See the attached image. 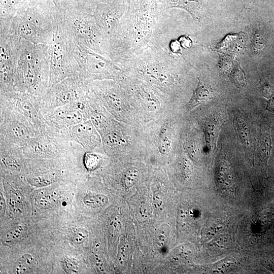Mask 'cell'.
<instances>
[{"label": "cell", "instance_id": "d6a6232c", "mask_svg": "<svg viewBox=\"0 0 274 274\" xmlns=\"http://www.w3.org/2000/svg\"><path fill=\"white\" fill-rule=\"evenodd\" d=\"M178 40L183 48L189 49L192 45V41L188 36H182Z\"/></svg>", "mask_w": 274, "mask_h": 274}, {"label": "cell", "instance_id": "603a6c76", "mask_svg": "<svg viewBox=\"0 0 274 274\" xmlns=\"http://www.w3.org/2000/svg\"><path fill=\"white\" fill-rule=\"evenodd\" d=\"M108 198L103 194L87 195L83 198V202L87 206L92 208H99L106 206Z\"/></svg>", "mask_w": 274, "mask_h": 274}, {"label": "cell", "instance_id": "44dd1931", "mask_svg": "<svg viewBox=\"0 0 274 274\" xmlns=\"http://www.w3.org/2000/svg\"><path fill=\"white\" fill-rule=\"evenodd\" d=\"M24 227L18 225L6 233L2 238L4 245L10 246L17 241L23 234Z\"/></svg>", "mask_w": 274, "mask_h": 274}, {"label": "cell", "instance_id": "ac0fdd59", "mask_svg": "<svg viewBox=\"0 0 274 274\" xmlns=\"http://www.w3.org/2000/svg\"><path fill=\"white\" fill-rule=\"evenodd\" d=\"M217 181L220 189L225 193H234L235 188L231 170L225 162L222 163L218 170Z\"/></svg>", "mask_w": 274, "mask_h": 274}, {"label": "cell", "instance_id": "7c38bea8", "mask_svg": "<svg viewBox=\"0 0 274 274\" xmlns=\"http://www.w3.org/2000/svg\"><path fill=\"white\" fill-rule=\"evenodd\" d=\"M21 40L11 33L0 36V93L16 91L15 63Z\"/></svg>", "mask_w": 274, "mask_h": 274}, {"label": "cell", "instance_id": "ba28073f", "mask_svg": "<svg viewBox=\"0 0 274 274\" xmlns=\"http://www.w3.org/2000/svg\"><path fill=\"white\" fill-rule=\"evenodd\" d=\"M88 86L78 73L58 82L48 90L40 100L42 114L84 99L88 95Z\"/></svg>", "mask_w": 274, "mask_h": 274}, {"label": "cell", "instance_id": "484cf974", "mask_svg": "<svg viewBox=\"0 0 274 274\" xmlns=\"http://www.w3.org/2000/svg\"><path fill=\"white\" fill-rule=\"evenodd\" d=\"M102 136L103 142L108 147H115L124 142L119 133L116 131H108Z\"/></svg>", "mask_w": 274, "mask_h": 274}, {"label": "cell", "instance_id": "7a4b0ae2", "mask_svg": "<svg viewBox=\"0 0 274 274\" xmlns=\"http://www.w3.org/2000/svg\"><path fill=\"white\" fill-rule=\"evenodd\" d=\"M49 75V45L35 44L21 39L15 63V90L41 100L48 91Z\"/></svg>", "mask_w": 274, "mask_h": 274}, {"label": "cell", "instance_id": "9a60e30c", "mask_svg": "<svg viewBox=\"0 0 274 274\" xmlns=\"http://www.w3.org/2000/svg\"><path fill=\"white\" fill-rule=\"evenodd\" d=\"M1 165L3 170L10 174H18L27 160L22 148L17 145L0 144Z\"/></svg>", "mask_w": 274, "mask_h": 274}, {"label": "cell", "instance_id": "d590c367", "mask_svg": "<svg viewBox=\"0 0 274 274\" xmlns=\"http://www.w3.org/2000/svg\"><path fill=\"white\" fill-rule=\"evenodd\" d=\"M6 202L3 194L1 192L0 195V212L1 215H4L6 210Z\"/></svg>", "mask_w": 274, "mask_h": 274}, {"label": "cell", "instance_id": "836d02e7", "mask_svg": "<svg viewBox=\"0 0 274 274\" xmlns=\"http://www.w3.org/2000/svg\"><path fill=\"white\" fill-rule=\"evenodd\" d=\"M272 87L268 83H264L262 88V93L263 95L266 97H270L273 93Z\"/></svg>", "mask_w": 274, "mask_h": 274}, {"label": "cell", "instance_id": "6da1fadb", "mask_svg": "<svg viewBox=\"0 0 274 274\" xmlns=\"http://www.w3.org/2000/svg\"><path fill=\"white\" fill-rule=\"evenodd\" d=\"M157 0H128L126 11L109 40V58L117 65L149 46L161 16Z\"/></svg>", "mask_w": 274, "mask_h": 274}, {"label": "cell", "instance_id": "8fae6325", "mask_svg": "<svg viewBox=\"0 0 274 274\" xmlns=\"http://www.w3.org/2000/svg\"><path fill=\"white\" fill-rule=\"evenodd\" d=\"M0 102L11 107L27 120L36 136L42 133L46 127L45 120L40 108V100L26 92L13 91L0 93Z\"/></svg>", "mask_w": 274, "mask_h": 274}, {"label": "cell", "instance_id": "4316f807", "mask_svg": "<svg viewBox=\"0 0 274 274\" xmlns=\"http://www.w3.org/2000/svg\"><path fill=\"white\" fill-rule=\"evenodd\" d=\"M112 1L114 0H60L59 3L62 1L70 2L94 11L97 5Z\"/></svg>", "mask_w": 274, "mask_h": 274}, {"label": "cell", "instance_id": "ffe728a7", "mask_svg": "<svg viewBox=\"0 0 274 274\" xmlns=\"http://www.w3.org/2000/svg\"><path fill=\"white\" fill-rule=\"evenodd\" d=\"M259 144L261 156L266 165L271 149V140L268 128L261 132Z\"/></svg>", "mask_w": 274, "mask_h": 274}, {"label": "cell", "instance_id": "e575fe53", "mask_svg": "<svg viewBox=\"0 0 274 274\" xmlns=\"http://www.w3.org/2000/svg\"><path fill=\"white\" fill-rule=\"evenodd\" d=\"M166 240V227H162V229L159 231L157 237V244L161 247L165 242Z\"/></svg>", "mask_w": 274, "mask_h": 274}, {"label": "cell", "instance_id": "cb8c5ba5", "mask_svg": "<svg viewBox=\"0 0 274 274\" xmlns=\"http://www.w3.org/2000/svg\"><path fill=\"white\" fill-rule=\"evenodd\" d=\"M234 121H235L236 128L239 137L242 141L244 146L246 148H248L250 146L249 132L244 120L241 117L236 116Z\"/></svg>", "mask_w": 274, "mask_h": 274}, {"label": "cell", "instance_id": "4dcf8cb0", "mask_svg": "<svg viewBox=\"0 0 274 274\" xmlns=\"http://www.w3.org/2000/svg\"><path fill=\"white\" fill-rule=\"evenodd\" d=\"M170 141L167 136H164L160 140L158 149L160 153L162 154H166L170 148Z\"/></svg>", "mask_w": 274, "mask_h": 274}, {"label": "cell", "instance_id": "52a82bcc", "mask_svg": "<svg viewBox=\"0 0 274 274\" xmlns=\"http://www.w3.org/2000/svg\"><path fill=\"white\" fill-rule=\"evenodd\" d=\"M78 43L80 64L78 75L88 84L96 80H117L123 77L125 70L111 59Z\"/></svg>", "mask_w": 274, "mask_h": 274}, {"label": "cell", "instance_id": "4fadbf2b", "mask_svg": "<svg viewBox=\"0 0 274 274\" xmlns=\"http://www.w3.org/2000/svg\"><path fill=\"white\" fill-rule=\"evenodd\" d=\"M128 0H114L96 6L94 16L96 24L109 41L121 18L126 11Z\"/></svg>", "mask_w": 274, "mask_h": 274}, {"label": "cell", "instance_id": "d4e9b609", "mask_svg": "<svg viewBox=\"0 0 274 274\" xmlns=\"http://www.w3.org/2000/svg\"><path fill=\"white\" fill-rule=\"evenodd\" d=\"M140 174V170L135 167L129 168L123 176V184L126 189L132 187L136 182Z\"/></svg>", "mask_w": 274, "mask_h": 274}, {"label": "cell", "instance_id": "30bf717a", "mask_svg": "<svg viewBox=\"0 0 274 274\" xmlns=\"http://www.w3.org/2000/svg\"><path fill=\"white\" fill-rule=\"evenodd\" d=\"M87 97L88 95L82 100L57 108L44 114L46 125L51 130L71 140L70 129L83 121L89 120Z\"/></svg>", "mask_w": 274, "mask_h": 274}, {"label": "cell", "instance_id": "8992f818", "mask_svg": "<svg viewBox=\"0 0 274 274\" xmlns=\"http://www.w3.org/2000/svg\"><path fill=\"white\" fill-rule=\"evenodd\" d=\"M22 150L28 159H55L83 149L79 144L45 127L42 133L31 137Z\"/></svg>", "mask_w": 274, "mask_h": 274}, {"label": "cell", "instance_id": "f546056e", "mask_svg": "<svg viewBox=\"0 0 274 274\" xmlns=\"http://www.w3.org/2000/svg\"><path fill=\"white\" fill-rule=\"evenodd\" d=\"M64 270L68 273H75L78 271V268L75 261L70 258H66L62 261Z\"/></svg>", "mask_w": 274, "mask_h": 274}, {"label": "cell", "instance_id": "9c48e42d", "mask_svg": "<svg viewBox=\"0 0 274 274\" xmlns=\"http://www.w3.org/2000/svg\"><path fill=\"white\" fill-rule=\"evenodd\" d=\"M36 134L26 119L0 102V144L23 147Z\"/></svg>", "mask_w": 274, "mask_h": 274}, {"label": "cell", "instance_id": "5bb4252c", "mask_svg": "<svg viewBox=\"0 0 274 274\" xmlns=\"http://www.w3.org/2000/svg\"><path fill=\"white\" fill-rule=\"evenodd\" d=\"M70 134L71 141L81 146L85 152H92L99 143L95 127L89 120L73 126Z\"/></svg>", "mask_w": 274, "mask_h": 274}, {"label": "cell", "instance_id": "277c9868", "mask_svg": "<svg viewBox=\"0 0 274 274\" xmlns=\"http://www.w3.org/2000/svg\"><path fill=\"white\" fill-rule=\"evenodd\" d=\"M66 28L79 44L109 58V42L98 28L94 11L77 4L62 2L57 6Z\"/></svg>", "mask_w": 274, "mask_h": 274}, {"label": "cell", "instance_id": "d6986e66", "mask_svg": "<svg viewBox=\"0 0 274 274\" xmlns=\"http://www.w3.org/2000/svg\"><path fill=\"white\" fill-rule=\"evenodd\" d=\"M35 258L30 254H25L19 257L14 266V272L15 273H28L33 268Z\"/></svg>", "mask_w": 274, "mask_h": 274}, {"label": "cell", "instance_id": "f35d334b", "mask_svg": "<svg viewBox=\"0 0 274 274\" xmlns=\"http://www.w3.org/2000/svg\"><path fill=\"white\" fill-rule=\"evenodd\" d=\"M45 2L49 4H54L56 6L58 4L60 0H43Z\"/></svg>", "mask_w": 274, "mask_h": 274}, {"label": "cell", "instance_id": "2e32d148", "mask_svg": "<svg viewBox=\"0 0 274 274\" xmlns=\"http://www.w3.org/2000/svg\"><path fill=\"white\" fill-rule=\"evenodd\" d=\"M162 15L166 10L173 8L183 9L188 13L193 20L200 23L205 13L204 0H157Z\"/></svg>", "mask_w": 274, "mask_h": 274}, {"label": "cell", "instance_id": "e0dca14e", "mask_svg": "<svg viewBox=\"0 0 274 274\" xmlns=\"http://www.w3.org/2000/svg\"><path fill=\"white\" fill-rule=\"evenodd\" d=\"M197 85L194 90L190 101L187 104V107L191 110L199 105L212 99L214 96L211 86L208 82L202 78H197Z\"/></svg>", "mask_w": 274, "mask_h": 274}, {"label": "cell", "instance_id": "3957f363", "mask_svg": "<svg viewBox=\"0 0 274 274\" xmlns=\"http://www.w3.org/2000/svg\"><path fill=\"white\" fill-rule=\"evenodd\" d=\"M58 19V7L41 3L18 12L12 21L8 33L35 44L49 45Z\"/></svg>", "mask_w": 274, "mask_h": 274}, {"label": "cell", "instance_id": "8d00e7d4", "mask_svg": "<svg viewBox=\"0 0 274 274\" xmlns=\"http://www.w3.org/2000/svg\"><path fill=\"white\" fill-rule=\"evenodd\" d=\"M140 212L141 215L143 217H147L148 216V209L147 207L145 204H143L141 206L140 209Z\"/></svg>", "mask_w": 274, "mask_h": 274}, {"label": "cell", "instance_id": "83f0119b", "mask_svg": "<svg viewBox=\"0 0 274 274\" xmlns=\"http://www.w3.org/2000/svg\"><path fill=\"white\" fill-rule=\"evenodd\" d=\"M88 236V231L84 228H80L76 229L73 231L71 239L74 244L79 245L83 243Z\"/></svg>", "mask_w": 274, "mask_h": 274}, {"label": "cell", "instance_id": "74e56055", "mask_svg": "<svg viewBox=\"0 0 274 274\" xmlns=\"http://www.w3.org/2000/svg\"><path fill=\"white\" fill-rule=\"evenodd\" d=\"M266 109L269 112L274 113V98L270 99L268 101Z\"/></svg>", "mask_w": 274, "mask_h": 274}, {"label": "cell", "instance_id": "f1b7e54d", "mask_svg": "<svg viewBox=\"0 0 274 274\" xmlns=\"http://www.w3.org/2000/svg\"><path fill=\"white\" fill-rule=\"evenodd\" d=\"M153 203L155 208L161 211L165 204V197L161 192H156L153 196Z\"/></svg>", "mask_w": 274, "mask_h": 274}, {"label": "cell", "instance_id": "1f68e13d", "mask_svg": "<svg viewBox=\"0 0 274 274\" xmlns=\"http://www.w3.org/2000/svg\"><path fill=\"white\" fill-rule=\"evenodd\" d=\"M129 248L128 244L124 243L120 248L119 254L118 256V260L120 263H123L126 260Z\"/></svg>", "mask_w": 274, "mask_h": 274}, {"label": "cell", "instance_id": "5b68a950", "mask_svg": "<svg viewBox=\"0 0 274 274\" xmlns=\"http://www.w3.org/2000/svg\"><path fill=\"white\" fill-rule=\"evenodd\" d=\"M50 75L48 89L80 71L79 46L65 27L58 8V19L49 45Z\"/></svg>", "mask_w": 274, "mask_h": 274}, {"label": "cell", "instance_id": "7402d4cb", "mask_svg": "<svg viewBox=\"0 0 274 274\" xmlns=\"http://www.w3.org/2000/svg\"><path fill=\"white\" fill-rule=\"evenodd\" d=\"M101 157L98 154L92 152H85L83 157V163L88 171L97 168L100 165Z\"/></svg>", "mask_w": 274, "mask_h": 274}]
</instances>
